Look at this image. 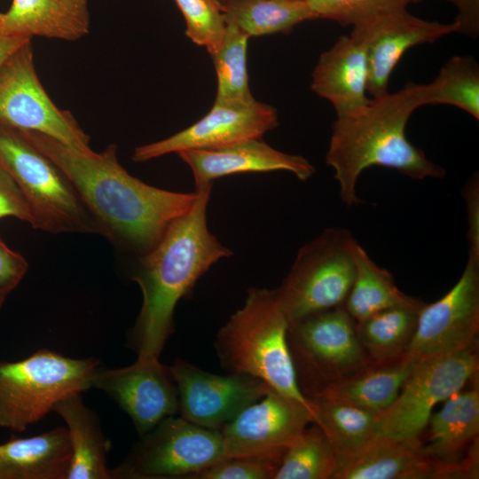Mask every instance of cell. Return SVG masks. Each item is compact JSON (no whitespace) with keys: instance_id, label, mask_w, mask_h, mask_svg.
<instances>
[{"instance_id":"cell-1","label":"cell","mask_w":479,"mask_h":479,"mask_svg":"<svg viewBox=\"0 0 479 479\" xmlns=\"http://www.w3.org/2000/svg\"><path fill=\"white\" fill-rule=\"evenodd\" d=\"M20 132L68 177L99 233L140 256L197 199V191L163 190L131 176L120 164L115 145L100 153L82 152L40 132Z\"/></svg>"},{"instance_id":"cell-2","label":"cell","mask_w":479,"mask_h":479,"mask_svg":"<svg viewBox=\"0 0 479 479\" xmlns=\"http://www.w3.org/2000/svg\"><path fill=\"white\" fill-rule=\"evenodd\" d=\"M211 188L212 185L196 188L192 207L174 220L158 243L141 256L131 276L143 295L140 312L127 339V346L137 357H160L174 331L178 301L214 263L232 255L208 228Z\"/></svg>"},{"instance_id":"cell-3","label":"cell","mask_w":479,"mask_h":479,"mask_svg":"<svg viewBox=\"0 0 479 479\" xmlns=\"http://www.w3.org/2000/svg\"><path fill=\"white\" fill-rule=\"evenodd\" d=\"M424 106L422 84L408 82L395 93L373 98L364 106L337 115L326 162L334 171L340 199L351 207L360 174L372 166L395 169L410 178H442L445 170L407 138L405 128L414 110Z\"/></svg>"},{"instance_id":"cell-4","label":"cell","mask_w":479,"mask_h":479,"mask_svg":"<svg viewBox=\"0 0 479 479\" xmlns=\"http://www.w3.org/2000/svg\"><path fill=\"white\" fill-rule=\"evenodd\" d=\"M288 326L275 289L252 287L243 306L218 331L215 349L228 373L263 381L309 409L315 422L314 404L303 395L297 381L287 342Z\"/></svg>"},{"instance_id":"cell-5","label":"cell","mask_w":479,"mask_h":479,"mask_svg":"<svg viewBox=\"0 0 479 479\" xmlns=\"http://www.w3.org/2000/svg\"><path fill=\"white\" fill-rule=\"evenodd\" d=\"M96 357L71 358L41 349L15 362L0 361V427L22 432L61 399L92 389Z\"/></svg>"},{"instance_id":"cell-6","label":"cell","mask_w":479,"mask_h":479,"mask_svg":"<svg viewBox=\"0 0 479 479\" xmlns=\"http://www.w3.org/2000/svg\"><path fill=\"white\" fill-rule=\"evenodd\" d=\"M0 165L13 177L32 215V227L51 233H99L64 172L15 129L0 124Z\"/></svg>"},{"instance_id":"cell-7","label":"cell","mask_w":479,"mask_h":479,"mask_svg":"<svg viewBox=\"0 0 479 479\" xmlns=\"http://www.w3.org/2000/svg\"><path fill=\"white\" fill-rule=\"evenodd\" d=\"M357 241L342 227H328L302 246L275 289L289 324L343 305L355 276Z\"/></svg>"},{"instance_id":"cell-8","label":"cell","mask_w":479,"mask_h":479,"mask_svg":"<svg viewBox=\"0 0 479 479\" xmlns=\"http://www.w3.org/2000/svg\"><path fill=\"white\" fill-rule=\"evenodd\" d=\"M287 342L299 387L309 400L372 362L358 341L356 321L343 305L289 324Z\"/></svg>"},{"instance_id":"cell-9","label":"cell","mask_w":479,"mask_h":479,"mask_svg":"<svg viewBox=\"0 0 479 479\" xmlns=\"http://www.w3.org/2000/svg\"><path fill=\"white\" fill-rule=\"evenodd\" d=\"M111 479L191 478L227 458L221 431L169 416L139 436Z\"/></svg>"},{"instance_id":"cell-10","label":"cell","mask_w":479,"mask_h":479,"mask_svg":"<svg viewBox=\"0 0 479 479\" xmlns=\"http://www.w3.org/2000/svg\"><path fill=\"white\" fill-rule=\"evenodd\" d=\"M476 343L418 361L395 401L377 414L378 436L418 439L436 404L459 392L478 372Z\"/></svg>"},{"instance_id":"cell-11","label":"cell","mask_w":479,"mask_h":479,"mask_svg":"<svg viewBox=\"0 0 479 479\" xmlns=\"http://www.w3.org/2000/svg\"><path fill=\"white\" fill-rule=\"evenodd\" d=\"M0 124L43 133L82 152L91 151L90 137L43 87L35 68L31 40L0 65Z\"/></svg>"},{"instance_id":"cell-12","label":"cell","mask_w":479,"mask_h":479,"mask_svg":"<svg viewBox=\"0 0 479 479\" xmlns=\"http://www.w3.org/2000/svg\"><path fill=\"white\" fill-rule=\"evenodd\" d=\"M479 330V261L467 258L455 285L439 300L423 304L406 354L417 362L475 344Z\"/></svg>"},{"instance_id":"cell-13","label":"cell","mask_w":479,"mask_h":479,"mask_svg":"<svg viewBox=\"0 0 479 479\" xmlns=\"http://www.w3.org/2000/svg\"><path fill=\"white\" fill-rule=\"evenodd\" d=\"M171 370L180 416L219 431L247 406L273 389L257 378L231 373L215 374L183 359H177Z\"/></svg>"},{"instance_id":"cell-14","label":"cell","mask_w":479,"mask_h":479,"mask_svg":"<svg viewBox=\"0 0 479 479\" xmlns=\"http://www.w3.org/2000/svg\"><path fill=\"white\" fill-rule=\"evenodd\" d=\"M279 125L277 110L255 98L247 101L215 100L201 119L188 128L157 142L140 145L132 159L143 162L190 149H211L261 138Z\"/></svg>"},{"instance_id":"cell-15","label":"cell","mask_w":479,"mask_h":479,"mask_svg":"<svg viewBox=\"0 0 479 479\" xmlns=\"http://www.w3.org/2000/svg\"><path fill=\"white\" fill-rule=\"evenodd\" d=\"M92 388L105 392L130 418L139 436L178 412V393L171 366L159 357H137L122 368L97 369Z\"/></svg>"},{"instance_id":"cell-16","label":"cell","mask_w":479,"mask_h":479,"mask_svg":"<svg viewBox=\"0 0 479 479\" xmlns=\"http://www.w3.org/2000/svg\"><path fill=\"white\" fill-rule=\"evenodd\" d=\"M457 33L454 22L429 21L406 11H389L353 25L350 36L365 48L366 91L373 98L388 93L389 76L403 54L411 47L433 43Z\"/></svg>"},{"instance_id":"cell-17","label":"cell","mask_w":479,"mask_h":479,"mask_svg":"<svg viewBox=\"0 0 479 479\" xmlns=\"http://www.w3.org/2000/svg\"><path fill=\"white\" fill-rule=\"evenodd\" d=\"M310 423L309 409L272 389L222 428L225 455L286 452Z\"/></svg>"},{"instance_id":"cell-18","label":"cell","mask_w":479,"mask_h":479,"mask_svg":"<svg viewBox=\"0 0 479 479\" xmlns=\"http://www.w3.org/2000/svg\"><path fill=\"white\" fill-rule=\"evenodd\" d=\"M428 420L426 452L445 469L446 478L478 475L479 389L478 386L457 392Z\"/></svg>"},{"instance_id":"cell-19","label":"cell","mask_w":479,"mask_h":479,"mask_svg":"<svg viewBox=\"0 0 479 479\" xmlns=\"http://www.w3.org/2000/svg\"><path fill=\"white\" fill-rule=\"evenodd\" d=\"M177 154L192 169L196 188L238 173L283 170L302 181L315 173V167L306 158L280 152L261 138L217 148L184 150Z\"/></svg>"},{"instance_id":"cell-20","label":"cell","mask_w":479,"mask_h":479,"mask_svg":"<svg viewBox=\"0 0 479 479\" xmlns=\"http://www.w3.org/2000/svg\"><path fill=\"white\" fill-rule=\"evenodd\" d=\"M338 459L333 479H441V464L426 452L420 438L377 436Z\"/></svg>"},{"instance_id":"cell-21","label":"cell","mask_w":479,"mask_h":479,"mask_svg":"<svg viewBox=\"0 0 479 479\" xmlns=\"http://www.w3.org/2000/svg\"><path fill=\"white\" fill-rule=\"evenodd\" d=\"M367 63L365 48L351 36L342 35L321 53L315 66L310 88L327 99L337 115L353 112L370 98L365 97Z\"/></svg>"},{"instance_id":"cell-22","label":"cell","mask_w":479,"mask_h":479,"mask_svg":"<svg viewBox=\"0 0 479 479\" xmlns=\"http://www.w3.org/2000/svg\"><path fill=\"white\" fill-rule=\"evenodd\" d=\"M88 0H12L0 14V33L76 41L90 32Z\"/></svg>"},{"instance_id":"cell-23","label":"cell","mask_w":479,"mask_h":479,"mask_svg":"<svg viewBox=\"0 0 479 479\" xmlns=\"http://www.w3.org/2000/svg\"><path fill=\"white\" fill-rule=\"evenodd\" d=\"M416 363L406 353L386 361L370 362L326 386L310 399L326 398L379 413L395 401Z\"/></svg>"},{"instance_id":"cell-24","label":"cell","mask_w":479,"mask_h":479,"mask_svg":"<svg viewBox=\"0 0 479 479\" xmlns=\"http://www.w3.org/2000/svg\"><path fill=\"white\" fill-rule=\"evenodd\" d=\"M71 444L66 428L0 444V479H67Z\"/></svg>"},{"instance_id":"cell-25","label":"cell","mask_w":479,"mask_h":479,"mask_svg":"<svg viewBox=\"0 0 479 479\" xmlns=\"http://www.w3.org/2000/svg\"><path fill=\"white\" fill-rule=\"evenodd\" d=\"M52 412L65 422L72 455L67 479H111L107 467L110 442L101 430L97 413L73 394L58 402Z\"/></svg>"},{"instance_id":"cell-26","label":"cell","mask_w":479,"mask_h":479,"mask_svg":"<svg viewBox=\"0 0 479 479\" xmlns=\"http://www.w3.org/2000/svg\"><path fill=\"white\" fill-rule=\"evenodd\" d=\"M423 304L416 299L356 322L358 341L372 362L393 359L406 353Z\"/></svg>"},{"instance_id":"cell-27","label":"cell","mask_w":479,"mask_h":479,"mask_svg":"<svg viewBox=\"0 0 479 479\" xmlns=\"http://www.w3.org/2000/svg\"><path fill=\"white\" fill-rule=\"evenodd\" d=\"M355 276L343 307L356 322L416 300L400 291L393 275L376 264L358 242L355 247Z\"/></svg>"},{"instance_id":"cell-28","label":"cell","mask_w":479,"mask_h":479,"mask_svg":"<svg viewBox=\"0 0 479 479\" xmlns=\"http://www.w3.org/2000/svg\"><path fill=\"white\" fill-rule=\"evenodd\" d=\"M223 7L226 24L249 37L287 33L315 19L305 0H224Z\"/></svg>"},{"instance_id":"cell-29","label":"cell","mask_w":479,"mask_h":479,"mask_svg":"<svg viewBox=\"0 0 479 479\" xmlns=\"http://www.w3.org/2000/svg\"><path fill=\"white\" fill-rule=\"evenodd\" d=\"M310 401L315 406L314 423L326 434L338 458L355 452L378 436V413L322 397Z\"/></svg>"},{"instance_id":"cell-30","label":"cell","mask_w":479,"mask_h":479,"mask_svg":"<svg viewBox=\"0 0 479 479\" xmlns=\"http://www.w3.org/2000/svg\"><path fill=\"white\" fill-rule=\"evenodd\" d=\"M425 105L459 107L479 120V66L470 56L456 55L441 67L436 78L422 84Z\"/></svg>"},{"instance_id":"cell-31","label":"cell","mask_w":479,"mask_h":479,"mask_svg":"<svg viewBox=\"0 0 479 479\" xmlns=\"http://www.w3.org/2000/svg\"><path fill=\"white\" fill-rule=\"evenodd\" d=\"M313 424L287 448L274 479H333L338 454L323 430Z\"/></svg>"},{"instance_id":"cell-32","label":"cell","mask_w":479,"mask_h":479,"mask_svg":"<svg viewBox=\"0 0 479 479\" xmlns=\"http://www.w3.org/2000/svg\"><path fill=\"white\" fill-rule=\"evenodd\" d=\"M250 37L227 25L219 48L210 56L217 78L216 101H247L254 98L248 84L247 42Z\"/></svg>"},{"instance_id":"cell-33","label":"cell","mask_w":479,"mask_h":479,"mask_svg":"<svg viewBox=\"0 0 479 479\" xmlns=\"http://www.w3.org/2000/svg\"><path fill=\"white\" fill-rule=\"evenodd\" d=\"M185 23V35L195 44L213 54L226 30L223 3L218 0H175Z\"/></svg>"},{"instance_id":"cell-34","label":"cell","mask_w":479,"mask_h":479,"mask_svg":"<svg viewBox=\"0 0 479 479\" xmlns=\"http://www.w3.org/2000/svg\"><path fill=\"white\" fill-rule=\"evenodd\" d=\"M316 18L355 25L376 15L406 8L412 0H305Z\"/></svg>"},{"instance_id":"cell-35","label":"cell","mask_w":479,"mask_h":479,"mask_svg":"<svg viewBox=\"0 0 479 479\" xmlns=\"http://www.w3.org/2000/svg\"><path fill=\"white\" fill-rule=\"evenodd\" d=\"M285 452L227 457L192 479H274Z\"/></svg>"},{"instance_id":"cell-36","label":"cell","mask_w":479,"mask_h":479,"mask_svg":"<svg viewBox=\"0 0 479 479\" xmlns=\"http://www.w3.org/2000/svg\"><path fill=\"white\" fill-rule=\"evenodd\" d=\"M12 216L32 224L28 204L10 173L0 165V219Z\"/></svg>"},{"instance_id":"cell-37","label":"cell","mask_w":479,"mask_h":479,"mask_svg":"<svg viewBox=\"0 0 479 479\" xmlns=\"http://www.w3.org/2000/svg\"><path fill=\"white\" fill-rule=\"evenodd\" d=\"M467 220L468 257L479 261V176L472 175L461 190Z\"/></svg>"},{"instance_id":"cell-38","label":"cell","mask_w":479,"mask_h":479,"mask_svg":"<svg viewBox=\"0 0 479 479\" xmlns=\"http://www.w3.org/2000/svg\"><path fill=\"white\" fill-rule=\"evenodd\" d=\"M27 268L26 259L9 248L0 236V289L6 294L14 289Z\"/></svg>"},{"instance_id":"cell-39","label":"cell","mask_w":479,"mask_h":479,"mask_svg":"<svg viewBox=\"0 0 479 479\" xmlns=\"http://www.w3.org/2000/svg\"><path fill=\"white\" fill-rule=\"evenodd\" d=\"M458 8V14L454 20L457 33H460L473 39L479 35V0H447Z\"/></svg>"},{"instance_id":"cell-40","label":"cell","mask_w":479,"mask_h":479,"mask_svg":"<svg viewBox=\"0 0 479 479\" xmlns=\"http://www.w3.org/2000/svg\"><path fill=\"white\" fill-rule=\"evenodd\" d=\"M28 40L31 39L5 35L0 33V65Z\"/></svg>"},{"instance_id":"cell-41","label":"cell","mask_w":479,"mask_h":479,"mask_svg":"<svg viewBox=\"0 0 479 479\" xmlns=\"http://www.w3.org/2000/svg\"><path fill=\"white\" fill-rule=\"evenodd\" d=\"M6 294H7L6 293H4V291H2V290L0 289V308H1V306L3 305V302H4V299H5V297H6Z\"/></svg>"},{"instance_id":"cell-42","label":"cell","mask_w":479,"mask_h":479,"mask_svg":"<svg viewBox=\"0 0 479 479\" xmlns=\"http://www.w3.org/2000/svg\"><path fill=\"white\" fill-rule=\"evenodd\" d=\"M412 2H418V1H420V0H412Z\"/></svg>"},{"instance_id":"cell-43","label":"cell","mask_w":479,"mask_h":479,"mask_svg":"<svg viewBox=\"0 0 479 479\" xmlns=\"http://www.w3.org/2000/svg\"></svg>"}]
</instances>
